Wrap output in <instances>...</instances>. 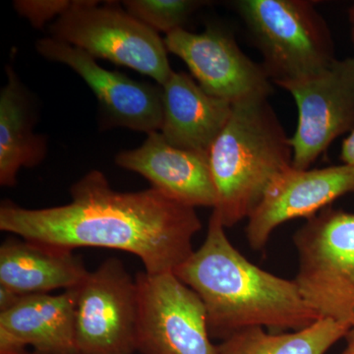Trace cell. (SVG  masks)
Segmentation results:
<instances>
[{
    "instance_id": "6da1fadb",
    "label": "cell",
    "mask_w": 354,
    "mask_h": 354,
    "mask_svg": "<svg viewBox=\"0 0 354 354\" xmlns=\"http://www.w3.org/2000/svg\"><path fill=\"white\" fill-rule=\"evenodd\" d=\"M64 206L27 209L12 202L0 207V230L36 243L73 251L99 247L141 259L148 274L174 272L193 253L202 228L195 208L160 191L114 190L102 171H88L70 187Z\"/></svg>"
},
{
    "instance_id": "7a4b0ae2",
    "label": "cell",
    "mask_w": 354,
    "mask_h": 354,
    "mask_svg": "<svg viewBox=\"0 0 354 354\" xmlns=\"http://www.w3.org/2000/svg\"><path fill=\"white\" fill-rule=\"evenodd\" d=\"M174 274L201 298L214 339L254 327L293 332L321 319L295 279L261 269L232 245L214 211L204 243Z\"/></svg>"
},
{
    "instance_id": "3957f363",
    "label": "cell",
    "mask_w": 354,
    "mask_h": 354,
    "mask_svg": "<svg viewBox=\"0 0 354 354\" xmlns=\"http://www.w3.org/2000/svg\"><path fill=\"white\" fill-rule=\"evenodd\" d=\"M290 138L268 99L234 104L209 151L215 185L214 212L223 227L251 216L274 177L292 165Z\"/></svg>"
},
{
    "instance_id": "277c9868",
    "label": "cell",
    "mask_w": 354,
    "mask_h": 354,
    "mask_svg": "<svg viewBox=\"0 0 354 354\" xmlns=\"http://www.w3.org/2000/svg\"><path fill=\"white\" fill-rule=\"evenodd\" d=\"M234 6L279 87L318 75L337 59L329 25L314 2L239 0Z\"/></svg>"
},
{
    "instance_id": "5b68a950",
    "label": "cell",
    "mask_w": 354,
    "mask_h": 354,
    "mask_svg": "<svg viewBox=\"0 0 354 354\" xmlns=\"http://www.w3.org/2000/svg\"><path fill=\"white\" fill-rule=\"evenodd\" d=\"M295 281L320 318L354 325V213L327 207L293 235Z\"/></svg>"
},
{
    "instance_id": "8992f818",
    "label": "cell",
    "mask_w": 354,
    "mask_h": 354,
    "mask_svg": "<svg viewBox=\"0 0 354 354\" xmlns=\"http://www.w3.org/2000/svg\"><path fill=\"white\" fill-rule=\"evenodd\" d=\"M48 31L50 38L80 48L95 59L109 60L151 77L160 86L174 72L165 39L114 3L73 0Z\"/></svg>"
},
{
    "instance_id": "52a82bcc",
    "label": "cell",
    "mask_w": 354,
    "mask_h": 354,
    "mask_svg": "<svg viewBox=\"0 0 354 354\" xmlns=\"http://www.w3.org/2000/svg\"><path fill=\"white\" fill-rule=\"evenodd\" d=\"M138 288L136 351L142 354H218L205 305L174 272L135 276Z\"/></svg>"
},
{
    "instance_id": "ba28073f",
    "label": "cell",
    "mask_w": 354,
    "mask_h": 354,
    "mask_svg": "<svg viewBox=\"0 0 354 354\" xmlns=\"http://www.w3.org/2000/svg\"><path fill=\"white\" fill-rule=\"evenodd\" d=\"M77 354H133L136 351L138 288L120 260L88 272L76 288Z\"/></svg>"
},
{
    "instance_id": "9c48e42d",
    "label": "cell",
    "mask_w": 354,
    "mask_h": 354,
    "mask_svg": "<svg viewBox=\"0 0 354 354\" xmlns=\"http://www.w3.org/2000/svg\"><path fill=\"white\" fill-rule=\"evenodd\" d=\"M281 88L298 109L290 137L292 167L308 169L335 139L354 128V57L337 58L318 75Z\"/></svg>"
},
{
    "instance_id": "30bf717a",
    "label": "cell",
    "mask_w": 354,
    "mask_h": 354,
    "mask_svg": "<svg viewBox=\"0 0 354 354\" xmlns=\"http://www.w3.org/2000/svg\"><path fill=\"white\" fill-rule=\"evenodd\" d=\"M164 39L167 51L183 60L207 94L236 104L268 99L274 91L262 64L247 57L223 28L208 26L200 34L180 28Z\"/></svg>"
},
{
    "instance_id": "8fae6325",
    "label": "cell",
    "mask_w": 354,
    "mask_h": 354,
    "mask_svg": "<svg viewBox=\"0 0 354 354\" xmlns=\"http://www.w3.org/2000/svg\"><path fill=\"white\" fill-rule=\"evenodd\" d=\"M36 48L46 59L66 65L85 81L99 102L106 127H125L146 134L160 131V85L138 82L120 72L102 68L85 51L50 37L37 41Z\"/></svg>"
},
{
    "instance_id": "7c38bea8",
    "label": "cell",
    "mask_w": 354,
    "mask_h": 354,
    "mask_svg": "<svg viewBox=\"0 0 354 354\" xmlns=\"http://www.w3.org/2000/svg\"><path fill=\"white\" fill-rule=\"evenodd\" d=\"M346 194H354V167L297 169L291 165L274 177L249 216L247 241L253 250H262L279 225L295 218L307 220Z\"/></svg>"
},
{
    "instance_id": "4fadbf2b",
    "label": "cell",
    "mask_w": 354,
    "mask_h": 354,
    "mask_svg": "<svg viewBox=\"0 0 354 354\" xmlns=\"http://www.w3.org/2000/svg\"><path fill=\"white\" fill-rule=\"evenodd\" d=\"M115 164L145 177L160 193L192 207H215L209 153L171 146L160 131L149 133L138 148L116 155Z\"/></svg>"
},
{
    "instance_id": "5bb4252c",
    "label": "cell",
    "mask_w": 354,
    "mask_h": 354,
    "mask_svg": "<svg viewBox=\"0 0 354 354\" xmlns=\"http://www.w3.org/2000/svg\"><path fill=\"white\" fill-rule=\"evenodd\" d=\"M76 295V288L23 295L0 312V354L22 353L27 346L35 354H77Z\"/></svg>"
},
{
    "instance_id": "9a60e30c",
    "label": "cell",
    "mask_w": 354,
    "mask_h": 354,
    "mask_svg": "<svg viewBox=\"0 0 354 354\" xmlns=\"http://www.w3.org/2000/svg\"><path fill=\"white\" fill-rule=\"evenodd\" d=\"M162 87L160 132L176 148L209 153L234 104L207 94L188 74L174 72Z\"/></svg>"
},
{
    "instance_id": "2e32d148",
    "label": "cell",
    "mask_w": 354,
    "mask_h": 354,
    "mask_svg": "<svg viewBox=\"0 0 354 354\" xmlns=\"http://www.w3.org/2000/svg\"><path fill=\"white\" fill-rule=\"evenodd\" d=\"M72 250L9 237L0 246V286L20 295L72 290L88 274Z\"/></svg>"
},
{
    "instance_id": "e0dca14e",
    "label": "cell",
    "mask_w": 354,
    "mask_h": 354,
    "mask_svg": "<svg viewBox=\"0 0 354 354\" xmlns=\"http://www.w3.org/2000/svg\"><path fill=\"white\" fill-rule=\"evenodd\" d=\"M7 83L0 92V185L14 187L22 167L41 164L48 152L43 135L32 130L34 101L12 67L6 68Z\"/></svg>"
},
{
    "instance_id": "ac0fdd59",
    "label": "cell",
    "mask_w": 354,
    "mask_h": 354,
    "mask_svg": "<svg viewBox=\"0 0 354 354\" xmlns=\"http://www.w3.org/2000/svg\"><path fill=\"white\" fill-rule=\"evenodd\" d=\"M353 326L321 318L293 332L269 333L254 327L235 333L218 344V354H325L346 337Z\"/></svg>"
},
{
    "instance_id": "d6986e66",
    "label": "cell",
    "mask_w": 354,
    "mask_h": 354,
    "mask_svg": "<svg viewBox=\"0 0 354 354\" xmlns=\"http://www.w3.org/2000/svg\"><path fill=\"white\" fill-rule=\"evenodd\" d=\"M204 3L194 0H125L122 6L153 31L169 34L183 28L184 23Z\"/></svg>"
},
{
    "instance_id": "ffe728a7",
    "label": "cell",
    "mask_w": 354,
    "mask_h": 354,
    "mask_svg": "<svg viewBox=\"0 0 354 354\" xmlns=\"http://www.w3.org/2000/svg\"><path fill=\"white\" fill-rule=\"evenodd\" d=\"M72 4L73 0H16L13 7L35 29H41L51 20L64 15Z\"/></svg>"
},
{
    "instance_id": "44dd1931",
    "label": "cell",
    "mask_w": 354,
    "mask_h": 354,
    "mask_svg": "<svg viewBox=\"0 0 354 354\" xmlns=\"http://www.w3.org/2000/svg\"><path fill=\"white\" fill-rule=\"evenodd\" d=\"M342 164L354 167V128L348 136L342 141L341 150Z\"/></svg>"
},
{
    "instance_id": "7402d4cb",
    "label": "cell",
    "mask_w": 354,
    "mask_h": 354,
    "mask_svg": "<svg viewBox=\"0 0 354 354\" xmlns=\"http://www.w3.org/2000/svg\"><path fill=\"white\" fill-rule=\"evenodd\" d=\"M23 295L9 290L6 286H0V312L13 306Z\"/></svg>"
},
{
    "instance_id": "603a6c76",
    "label": "cell",
    "mask_w": 354,
    "mask_h": 354,
    "mask_svg": "<svg viewBox=\"0 0 354 354\" xmlns=\"http://www.w3.org/2000/svg\"><path fill=\"white\" fill-rule=\"evenodd\" d=\"M348 346L342 354H354V325L346 335Z\"/></svg>"
},
{
    "instance_id": "cb8c5ba5",
    "label": "cell",
    "mask_w": 354,
    "mask_h": 354,
    "mask_svg": "<svg viewBox=\"0 0 354 354\" xmlns=\"http://www.w3.org/2000/svg\"><path fill=\"white\" fill-rule=\"evenodd\" d=\"M349 19H351V22L353 24V28L351 29V41H353L354 48V6L351 7V10H349Z\"/></svg>"
},
{
    "instance_id": "d4e9b609",
    "label": "cell",
    "mask_w": 354,
    "mask_h": 354,
    "mask_svg": "<svg viewBox=\"0 0 354 354\" xmlns=\"http://www.w3.org/2000/svg\"><path fill=\"white\" fill-rule=\"evenodd\" d=\"M16 354H35V353H28V351H22V353H16Z\"/></svg>"
}]
</instances>
